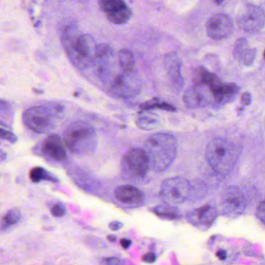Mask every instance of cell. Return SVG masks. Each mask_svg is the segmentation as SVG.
Wrapping results in <instances>:
<instances>
[{
  "instance_id": "6da1fadb",
  "label": "cell",
  "mask_w": 265,
  "mask_h": 265,
  "mask_svg": "<svg viewBox=\"0 0 265 265\" xmlns=\"http://www.w3.org/2000/svg\"><path fill=\"white\" fill-rule=\"evenodd\" d=\"M62 44L71 62L81 69L96 61L98 45L89 34H80L74 25L67 26L62 33Z\"/></svg>"
},
{
  "instance_id": "7a4b0ae2",
  "label": "cell",
  "mask_w": 265,
  "mask_h": 265,
  "mask_svg": "<svg viewBox=\"0 0 265 265\" xmlns=\"http://www.w3.org/2000/svg\"><path fill=\"white\" fill-rule=\"evenodd\" d=\"M145 152L152 168L163 172L175 162L178 153V142L172 134L157 133L148 137L145 143Z\"/></svg>"
},
{
  "instance_id": "3957f363",
  "label": "cell",
  "mask_w": 265,
  "mask_h": 265,
  "mask_svg": "<svg viewBox=\"0 0 265 265\" xmlns=\"http://www.w3.org/2000/svg\"><path fill=\"white\" fill-rule=\"evenodd\" d=\"M63 138L66 147L76 156H90L97 149V132L91 124L84 121L70 124L64 130Z\"/></svg>"
},
{
  "instance_id": "277c9868",
  "label": "cell",
  "mask_w": 265,
  "mask_h": 265,
  "mask_svg": "<svg viewBox=\"0 0 265 265\" xmlns=\"http://www.w3.org/2000/svg\"><path fill=\"white\" fill-rule=\"evenodd\" d=\"M237 146L228 139H213L206 147V160L216 173L226 175L232 171L239 158Z\"/></svg>"
},
{
  "instance_id": "5b68a950",
  "label": "cell",
  "mask_w": 265,
  "mask_h": 265,
  "mask_svg": "<svg viewBox=\"0 0 265 265\" xmlns=\"http://www.w3.org/2000/svg\"><path fill=\"white\" fill-rule=\"evenodd\" d=\"M63 111L64 107L62 105L56 102H50L45 105L33 106L23 112V123L35 133H50L55 128V117L61 115Z\"/></svg>"
},
{
  "instance_id": "8992f818",
  "label": "cell",
  "mask_w": 265,
  "mask_h": 265,
  "mask_svg": "<svg viewBox=\"0 0 265 265\" xmlns=\"http://www.w3.org/2000/svg\"><path fill=\"white\" fill-rule=\"evenodd\" d=\"M191 192V184L186 178L177 176L167 178L162 182L160 196L165 203L179 205L188 199Z\"/></svg>"
},
{
  "instance_id": "52a82bcc",
  "label": "cell",
  "mask_w": 265,
  "mask_h": 265,
  "mask_svg": "<svg viewBox=\"0 0 265 265\" xmlns=\"http://www.w3.org/2000/svg\"><path fill=\"white\" fill-rule=\"evenodd\" d=\"M141 88V79L134 71L117 74L109 83V90L112 94L123 99L136 96L140 92Z\"/></svg>"
},
{
  "instance_id": "ba28073f",
  "label": "cell",
  "mask_w": 265,
  "mask_h": 265,
  "mask_svg": "<svg viewBox=\"0 0 265 265\" xmlns=\"http://www.w3.org/2000/svg\"><path fill=\"white\" fill-rule=\"evenodd\" d=\"M237 24L246 33L255 34L264 27V11L257 6L247 4L238 12Z\"/></svg>"
},
{
  "instance_id": "9c48e42d",
  "label": "cell",
  "mask_w": 265,
  "mask_h": 265,
  "mask_svg": "<svg viewBox=\"0 0 265 265\" xmlns=\"http://www.w3.org/2000/svg\"><path fill=\"white\" fill-rule=\"evenodd\" d=\"M221 203L224 214L232 217L242 214L247 206L244 193L235 186L230 187L224 191Z\"/></svg>"
},
{
  "instance_id": "30bf717a",
  "label": "cell",
  "mask_w": 265,
  "mask_h": 265,
  "mask_svg": "<svg viewBox=\"0 0 265 265\" xmlns=\"http://www.w3.org/2000/svg\"><path fill=\"white\" fill-rule=\"evenodd\" d=\"M36 155L54 162H63L67 159V153L59 136L51 134L36 147Z\"/></svg>"
},
{
  "instance_id": "8fae6325",
  "label": "cell",
  "mask_w": 265,
  "mask_h": 265,
  "mask_svg": "<svg viewBox=\"0 0 265 265\" xmlns=\"http://www.w3.org/2000/svg\"><path fill=\"white\" fill-rule=\"evenodd\" d=\"M184 105L190 109L206 107L214 103L213 94L207 85H196L188 88L183 96Z\"/></svg>"
},
{
  "instance_id": "7c38bea8",
  "label": "cell",
  "mask_w": 265,
  "mask_h": 265,
  "mask_svg": "<svg viewBox=\"0 0 265 265\" xmlns=\"http://www.w3.org/2000/svg\"><path fill=\"white\" fill-rule=\"evenodd\" d=\"M206 33L213 40H222L231 36L234 30V22L231 17L224 13L212 16L206 22Z\"/></svg>"
},
{
  "instance_id": "4fadbf2b",
  "label": "cell",
  "mask_w": 265,
  "mask_h": 265,
  "mask_svg": "<svg viewBox=\"0 0 265 265\" xmlns=\"http://www.w3.org/2000/svg\"><path fill=\"white\" fill-rule=\"evenodd\" d=\"M124 164L129 173L137 177H143L147 175L150 166L147 153L141 149L130 150L124 158Z\"/></svg>"
},
{
  "instance_id": "5bb4252c",
  "label": "cell",
  "mask_w": 265,
  "mask_h": 265,
  "mask_svg": "<svg viewBox=\"0 0 265 265\" xmlns=\"http://www.w3.org/2000/svg\"><path fill=\"white\" fill-rule=\"evenodd\" d=\"M217 217V211L212 206H204L193 209L187 215L188 222L200 229H208Z\"/></svg>"
},
{
  "instance_id": "9a60e30c",
  "label": "cell",
  "mask_w": 265,
  "mask_h": 265,
  "mask_svg": "<svg viewBox=\"0 0 265 265\" xmlns=\"http://www.w3.org/2000/svg\"><path fill=\"white\" fill-rule=\"evenodd\" d=\"M165 66L171 86L175 90H181L184 80L181 74V61L176 53H169L165 56Z\"/></svg>"
},
{
  "instance_id": "2e32d148",
  "label": "cell",
  "mask_w": 265,
  "mask_h": 265,
  "mask_svg": "<svg viewBox=\"0 0 265 265\" xmlns=\"http://www.w3.org/2000/svg\"><path fill=\"white\" fill-rule=\"evenodd\" d=\"M256 53L255 48H250L247 40L240 38L235 42L233 55L236 61L244 65L250 66L255 59Z\"/></svg>"
},
{
  "instance_id": "e0dca14e",
  "label": "cell",
  "mask_w": 265,
  "mask_h": 265,
  "mask_svg": "<svg viewBox=\"0 0 265 265\" xmlns=\"http://www.w3.org/2000/svg\"><path fill=\"white\" fill-rule=\"evenodd\" d=\"M115 196L119 201L126 204H138L143 200V193L137 187L129 184L117 187Z\"/></svg>"
},
{
  "instance_id": "ac0fdd59",
  "label": "cell",
  "mask_w": 265,
  "mask_h": 265,
  "mask_svg": "<svg viewBox=\"0 0 265 265\" xmlns=\"http://www.w3.org/2000/svg\"><path fill=\"white\" fill-rule=\"evenodd\" d=\"M152 212L158 217L168 220H178L181 218V213L179 209H177L173 205L168 203L155 206L152 209Z\"/></svg>"
},
{
  "instance_id": "d6986e66",
  "label": "cell",
  "mask_w": 265,
  "mask_h": 265,
  "mask_svg": "<svg viewBox=\"0 0 265 265\" xmlns=\"http://www.w3.org/2000/svg\"><path fill=\"white\" fill-rule=\"evenodd\" d=\"M14 121V109L8 101L0 99V126L12 128Z\"/></svg>"
},
{
  "instance_id": "ffe728a7",
  "label": "cell",
  "mask_w": 265,
  "mask_h": 265,
  "mask_svg": "<svg viewBox=\"0 0 265 265\" xmlns=\"http://www.w3.org/2000/svg\"><path fill=\"white\" fill-rule=\"evenodd\" d=\"M21 213L18 209H10L0 221V231H6L16 226L21 219Z\"/></svg>"
},
{
  "instance_id": "44dd1931",
  "label": "cell",
  "mask_w": 265,
  "mask_h": 265,
  "mask_svg": "<svg viewBox=\"0 0 265 265\" xmlns=\"http://www.w3.org/2000/svg\"><path fill=\"white\" fill-rule=\"evenodd\" d=\"M136 125L140 130L152 131L159 127L160 122L152 114H141L136 120Z\"/></svg>"
},
{
  "instance_id": "7402d4cb",
  "label": "cell",
  "mask_w": 265,
  "mask_h": 265,
  "mask_svg": "<svg viewBox=\"0 0 265 265\" xmlns=\"http://www.w3.org/2000/svg\"><path fill=\"white\" fill-rule=\"evenodd\" d=\"M98 4L105 15L117 13L127 7L124 0H98Z\"/></svg>"
},
{
  "instance_id": "603a6c76",
  "label": "cell",
  "mask_w": 265,
  "mask_h": 265,
  "mask_svg": "<svg viewBox=\"0 0 265 265\" xmlns=\"http://www.w3.org/2000/svg\"><path fill=\"white\" fill-rule=\"evenodd\" d=\"M30 178L33 182L39 183L42 181H51V182H58V179L52 175L51 172L47 171L42 167L33 168L30 172Z\"/></svg>"
},
{
  "instance_id": "cb8c5ba5",
  "label": "cell",
  "mask_w": 265,
  "mask_h": 265,
  "mask_svg": "<svg viewBox=\"0 0 265 265\" xmlns=\"http://www.w3.org/2000/svg\"><path fill=\"white\" fill-rule=\"evenodd\" d=\"M140 109L143 111H149L152 109H162L168 112H175L176 107L168 102H163L158 99H152L147 102H143L140 105Z\"/></svg>"
},
{
  "instance_id": "d4e9b609",
  "label": "cell",
  "mask_w": 265,
  "mask_h": 265,
  "mask_svg": "<svg viewBox=\"0 0 265 265\" xmlns=\"http://www.w3.org/2000/svg\"><path fill=\"white\" fill-rule=\"evenodd\" d=\"M119 62L124 71H131L134 70L135 60L134 55L129 50L123 49L119 52Z\"/></svg>"
},
{
  "instance_id": "484cf974",
  "label": "cell",
  "mask_w": 265,
  "mask_h": 265,
  "mask_svg": "<svg viewBox=\"0 0 265 265\" xmlns=\"http://www.w3.org/2000/svg\"><path fill=\"white\" fill-rule=\"evenodd\" d=\"M132 17V11L128 6L117 13L106 15L109 22L116 25H122L129 21Z\"/></svg>"
},
{
  "instance_id": "4316f807",
  "label": "cell",
  "mask_w": 265,
  "mask_h": 265,
  "mask_svg": "<svg viewBox=\"0 0 265 265\" xmlns=\"http://www.w3.org/2000/svg\"><path fill=\"white\" fill-rule=\"evenodd\" d=\"M51 213L55 217H63L66 214V208L61 203H58L51 207Z\"/></svg>"
},
{
  "instance_id": "83f0119b",
  "label": "cell",
  "mask_w": 265,
  "mask_h": 265,
  "mask_svg": "<svg viewBox=\"0 0 265 265\" xmlns=\"http://www.w3.org/2000/svg\"><path fill=\"white\" fill-rule=\"evenodd\" d=\"M0 138L11 143H15L17 141V137L15 134L3 128H0Z\"/></svg>"
},
{
  "instance_id": "f1b7e54d",
  "label": "cell",
  "mask_w": 265,
  "mask_h": 265,
  "mask_svg": "<svg viewBox=\"0 0 265 265\" xmlns=\"http://www.w3.org/2000/svg\"><path fill=\"white\" fill-rule=\"evenodd\" d=\"M101 265H124V262L121 259L117 257H104L101 259Z\"/></svg>"
},
{
  "instance_id": "f546056e",
  "label": "cell",
  "mask_w": 265,
  "mask_h": 265,
  "mask_svg": "<svg viewBox=\"0 0 265 265\" xmlns=\"http://www.w3.org/2000/svg\"><path fill=\"white\" fill-rule=\"evenodd\" d=\"M257 218L261 221L263 223L265 224V200H263L261 203L259 204L258 207L256 212Z\"/></svg>"
},
{
  "instance_id": "4dcf8cb0",
  "label": "cell",
  "mask_w": 265,
  "mask_h": 265,
  "mask_svg": "<svg viewBox=\"0 0 265 265\" xmlns=\"http://www.w3.org/2000/svg\"><path fill=\"white\" fill-rule=\"evenodd\" d=\"M251 101H252V97H251L250 92H244L241 96V102H242L243 105H250L251 103Z\"/></svg>"
},
{
  "instance_id": "1f68e13d",
  "label": "cell",
  "mask_w": 265,
  "mask_h": 265,
  "mask_svg": "<svg viewBox=\"0 0 265 265\" xmlns=\"http://www.w3.org/2000/svg\"><path fill=\"white\" fill-rule=\"evenodd\" d=\"M156 258L157 257L156 255H155V254H154V253L152 252H149L143 256L142 260H143V261L146 262V263H154V262L156 260Z\"/></svg>"
},
{
  "instance_id": "d6a6232c",
  "label": "cell",
  "mask_w": 265,
  "mask_h": 265,
  "mask_svg": "<svg viewBox=\"0 0 265 265\" xmlns=\"http://www.w3.org/2000/svg\"><path fill=\"white\" fill-rule=\"evenodd\" d=\"M124 226V224L121 221H112L109 223V229L113 231H120Z\"/></svg>"
},
{
  "instance_id": "836d02e7",
  "label": "cell",
  "mask_w": 265,
  "mask_h": 265,
  "mask_svg": "<svg viewBox=\"0 0 265 265\" xmlns=\"http://www.w3.org/2000/svg\"><path fill=\"white\" fill-rule=\"evenodd\" d=\"M121 244L123 248L128 249L132 245V241L127 238H123L121 240Z\"/></svg>"
},
{
  "instance_id": "e575fe53",
  "label": "cell",
  "mask_w": 265,
  "mask_h": 265,
  "mask_svg": "<svg viewBox=\"0 0 265 265\" xmlns=\"http://www.w3.org/2000/svg\"><path fill=\"white\" fill-rule=\"evenodd\" d=\"M216 257L220 260H224L226 258V251L225 250H219L216 252Z\"/></svg>"
},
{
  "instance_id": "d590c367",
  "label": "cell",
  "mask_w": 265,
  "mask_h": 265,
  "mask_svg": "<svg viewBox=\"0 0 265 265\" xmlns=\"http://www.w3.org/2000/svg\"><path fill=\"white\" fill-rule=\"evenodd\" d=\"M7 152H4V150H0V161L1 162H4V161L7 159Z\"/></svg>"
},
{
  "instance_id": "8d00e7d4",
  "label": "cell",
  "mask_w": 265,
  "mask_h": 265,
  "mask_svg": "<svg viewBox=\"0 0 265 265\" xmlns=\"http://www.w3.org/2000/svg\"><path fill=\"white\" fill-rule=\"evenodd\" d=\"M108 241H110V242H116L117 241V237L114 235H109L107 237Z\"/></svg>"
},
{
  "instance_id": "74e56055",
  "label": "cell",
  "mask_w": 265,
  "mask_h": 265,
  "mask_svg": "<svg viewBox=\"0 0 265 265\" xmlns=\"http://www.w3.org/2000/svg\"><path fill=\"white\" fill-rule=\"evenodd\" d=\"M213 1H214L215 4H218V5H220V4L223 2L224 0H213Z\"/></svg>"
},
{
  "instance_id": "f35d334b",
  "label": "cell",
  "mask_w": 265,
  "mask_h": 265,
  "mask_svg": "<svg viewBox=\"0 0 265 265\" xmlns=\"http://www.w3.org/2000/svg\"><path fill=\"white\" fill-rule=\"evenodd\" d=\"M263 58H265V50H264V52H263Z\"/></svg>"
}]
</instances>
